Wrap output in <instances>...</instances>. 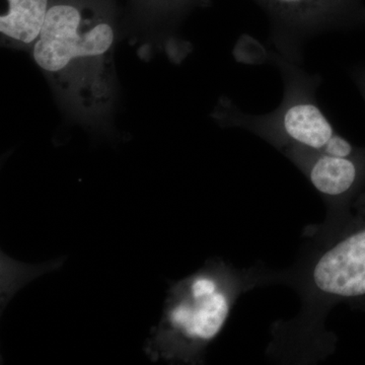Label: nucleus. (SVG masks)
<instances>
[{
    "label": "nucleus",
    "instance_id": "f257e3e1",
    "mask_svg": "<svg viewBox=\"0 0 365 365\" xmlns=\"http://www.w3.org/2000/svg\"><path fill=\"white\" fill-rule=\"evenodd\" d=\"M115 34L93 7L72 0L51 4L33 57L57 88L86 109L109 102Z\"/></svg>",
    "mask_w": 365,
    "mask_h": 365
},
{
    "label": "nucleus",
    "instance_id": "f03ea898",
    "mask_svg": "<svg viewBox=\"0 0 365 365\" xmlns=\"http://www.w3.org/2000/svg\"><path fill=\"white\" fill-rule=\"evenodd\" d=\"M244 288L240 273L217 260L173 283L144 352L153 361H202L206 348L225 328Z\"/></svg>",
    "mask_w": 365,
    "mask_h": 365
},
{
    "label": "nucleus",
    "instance_id": "7ed1b4c3",
    "mask_svg": "<svg viewBox=\"0 0 365 365\" xmlns=\"http://www.w3.org/2000/svg\"><path fill=\"white\" fill-rule=\"evenodd\" d=\"M270 51V61L282 78L280 104L265 114H252L228 103L220 114L223 122L256 134L280 151L300 148L339 157L365 155V146L355 145L341 135L319 107L317 91L321 76Z\"/></svg>",
    "mask_w": 365,
    "mask_h": 365
},
{
    "label": "nucleus",
    "instance_id": "20e7f679",
    "mask_svg": "<svg viewBox=\"0 0 365 365\" xmlns=\"http://www.w3.org/2000/svg\"><path fill=\"white\" fill-rule=\"evenodd\" d=\"M306 287L327 304H365V189L336 210L332 230L307 263Z\"/></svg>",
    "mask_w": 365,
    "mask_h": 365
},
{
    "label": "nucleus",
    "instance_id": "39448f33",
    "mask_svg": "<svg viewBox=\"0 0 365 365\" xmlns=\"http://www.w3.org/2000/svg\"><path fill=\"white\" fill-rule=\"evenodd\" d=\"M269 24V43L283 58L302 64L304 47L325 34L365 26L360 0H255ZM272 50V51H273Z\"/></svg>",
    "mask_w": 365,
    "mask_h": 365
},
{
    "label": "nucleus",
    "instance_id": "423d86ee",
    "mask_svg": "<svg viewBox=\"0 0 365 365\" xmlns=\"http://www.w3.org/2000/svg\"><path fill=\"white\" fill-rule=\"evenodd\" d=\"M281 153L336 210L349 205L365 189V155L339 157L300 148H287Z\"/></svg>",
    "mask_w": 365,
    "mask_h": 365
},
{
    "label": "nucleus",
    "instance_id": "0eeeda50",
    "mask_svg": "<svg viewBox=\"0 0 365 365\" xmlns=\"http://www.w3.org/2000/svg\"><path fill=\"white\" fill-rule=\"evenodd\" d=\"M6 11L0 16V32L11 40L33 44L44 26L50 0H6Z\"/></svg>",
    "mask_w": 365,
    "mask_h": 365
},
{
    "label": "nucleus",
    "instance_id": "6e6552de",
    "mask_svg": "<svg viewBox=\"0 0 365 365\" xmlns=\"http://www.w3.org/2000/svg\"><path fill=\"white\" fill-rule=\"evenodd\" d=\"M350 78L357 88L365 104V64L353 66L350 69Z\"/></svg>",
    "mask_w": 365,
    "mask_h": 365
},
{
    "label": "nucleus",
    "instance_id": "1a4fd4ad",
    "mask_svg": "<svg viewBox=\"0 0 365 365\" xmlns=\"http://www.w3.org/2000/svg\"><path fill=\"white\" fill-rule=\"evenodd\" d=\"M199 0H165L167 6L176 9H185L196 4Z\"/></svg>",
    "mask_w": 365,
    "mask_h": 365
}]
</instances>
